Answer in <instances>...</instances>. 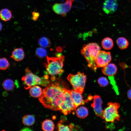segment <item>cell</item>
Returning <instances> with one entry per match:
<instances>
[{
	"label": "cell",
	"mask_w": 131,
	"mask_h": 131,
	"mask_svg": "<svg viewBox=\"0 0 131 131\" xmlns=\"http://www.w3.org/2000/svg\"><path fill=\"white\" fill-rule=\"evenodd\" d=\"M102 72L104 74L109 76H113L116 73L117 68L113 63L108 64L102 67Z\"/></svg>",
	"instance_id": "4fadbf2b"
},
{
	"label": "cell",
	"mask_w": 131,
	"mask_h": 131,
	"mask_svg": "<svg viewBox=\"0 0 131 131\" xmlns=\"http://www.w3.org/2000/svg\"><path fill=\"white\" fill-rule=\"evenodd\" d=\"M35 122L34 116L31 115H26L24 116L22 119V122L25 125L30 126L33 125Z\"/></svg>",
	"instance_id": "44dd1931"
},
{
	"label": "cell",
	"mask_w": 131,
	"mask_h": 131,
	"mask_svg": "<svg viewBox=\"0 0 131 131\" xmlns=\"http://www.w3.org/2000/svg\"><path fill=\"white\" fill-rule=\"evenodd\" d=\"M3 27V25L2 23L0 22V31L2 30Z\"/></svg>",
	"instance_id": "f546056e"
},
{
	"label": "cell",
	"mask_w": 131,
	"mask_h": 131,
	"mask_svg": "<svg viewBox=\"0 0 131 131\" xmlns=\"http://www.w3.org/2000/svg\"><path fill=\"white\" fill-rule=\"evenodd\" d=\"M107 107L103 111V119L107 122L114 123L116 120L119 121L120 116L118 109L120 104L118 103L108 102Z\"/></svg>",
	"instance_id": "8992f818"
},
{
	"label": "cell",
	"mask_w": 131,
	"mask_h": 131,
	"mask_svg": "<svg viewBox=\"0 0 131 131\" xmlns=\"http://www.w3.org/2000/svg\"><path fill=\"white\" fill-rule=\"evenodd\" d=\"M47 75L41 78L34 74L28 68H27L25 70V75L22 77V80L25 85V88L27 89L37 85L46 86L49 83Z\"/></svg>",
	"instance_id": "277c9868"
},
{
	"label": "cell",
	"mask_w": 131,
	"mask_h": 131,
	"mask_svg": "<svg viewBox=\"0 0 131 131\" xmlns=\"http://www.w3.org/2000/svg\"><path fill=\"white\" fill-rule=\"evenodd\" d=\"M117 44L119 48L121 49H126L129 44L127 40L123 37H120L118 38L116 41Z\"/></svg>",
	"instance_id": "d6986e66"
},
{
	"label": "cell",
	"mask_w": 131,
	"mask_h": 131,
	"mask_svg": "<svg viewBox=\"0 0 131 131\" xmlns=\"http://www.w3.org/2000/svg\"><path fill=\"white\" fill-rule=\"evenodd\" d=\"M129 67L131 68V66H129Z\"/></svg>",
	"instance_id": "4dcf8cb0"
},
{
	"label": "cell",
	"mask_w": 131,
	"mask_h": 131,
	"mask_svg": "<svg viewBox=\"0 0 131 131\" xmlns=\"http://www.w3.org/2000/svg\"><path fill=\"white\" fill-rule=\"evenodd\" d=\"M76 109L72 100L70 93V90L66 89L65 92V99L59 110L64 115L70 114Z\"/></svg>",
	"instance_id": "52a82bcc"
},
{
	"label": "cell",
	"mask_w": 131,
	"mask_h": 131,
	"mask_svg": "<svg viewBox=\"0 0 131 131\" xmlns=\"http://www.w3.org/2000/svg\"><path fill=\"white\" fill-rule=\"evenodd\" d=\"M127 95L128 98L131 100V89L128 90L127 92Z\"/></svg>",
	"instance_id": "f1b7e54d"
},
{
	"label": "cell",
	"mask_w": 131,
	"mask_h": 131,
	"mask_svg": "<svg viewBox=\"0 0 131 131\" xmlns=\"http://www.w3.org/2000/svg\"><path fill=\"white\" fill-rule=\"evenodd\" d=\"M35 53L36 56L40 58H42L45 57L47 54L46 50L42 47L37 48Z\"/></svg>",
	"instance_id": "484cf974"
},
{
	"label": "cell",
	"mask_w": 131,
	"mask_h": 131,
	"mask_svg": "<svg viewBox=\"0 0 131 131\" xmlns=\"http://www.w3.org/2000/svg\"><path fill=\"white\" fill-rule=\"evenodd\" d=\"M98 83L100 86L102 87L107 86L109 84V82L105 77H100L98 80Z\"/></svg>",
	"instance_id": "4316f807"
},
{
	"label": "cell",
	"mask_w": 131,
	"mask_h": 131,
	"mask_svg": "<svg viewBox=\"0 0 131 131\" xmlns=\"http://www.w3.org/2000/svg\"><path fill=\"white\" fill-rule=\"evenodd\" d=\"M38 43L41 47L43 48L49 47L51 43L49 40L44 37L40 38L38 41Z\"/></svg>",
	"instance_id": "cb8c5ba5"
},
{
	"label": "cell",
	"mask_w": 131,
	"mask_h": 131,
	"mask_svg": "<svg viewBox=\"0 0 131 131\" xmlns=\"http://www.w3.org/2000/svg\"><path fill=\"white\" fill-rule=\"evenodd\" d=\"M93 98V103L91 104V106L96 115L103 119V111L102 107V99L98 95L95 96Z\"/></svg>",
	"instance_id": "30bf717a"
},
{
	"label": "cell",
	"mask_w": 131,
	"mask_h": 131,
	"mask_svg": "<svg viewBox=\"0 0 131 131\" xmlns=\"http://www.w3.org/2000/svg\"><path fill=\"white\" fill-rule=\"evenodd\" d=\"M70 93L72 100L76 108L80 105L85 104V101L83 99L81 93L76 91L74 89L70 90Z\"/></svg>",
	"instance_id": "7c38bea8"
},
{
	"label": "cell",
	"mask_w": 131,
	"mask_h": 131,
	"mask_svg": "<svg viewBox=\"0 0 131 131\" xmlns=\"http://www.w3.org/2000/svg\"><path fill=\"white\" fill-rule=\"evenodd\" d=\"M67 79L74 90L81 94L82 93L87 79L86 75L84 73L78 72L75 74H70Z\"/></svg>",
	"instance_id": "5b68a950"
},
{
	"label": "cell",
	"mask_w": 131,
	"mask_h": 131,
	"mask_svg": "<svg viewBox=\"0 0 131 131\" xmlns=\"http://www.w3.org/2000/svg\"><path fill=\"white\" fill-rule=\"evenodd\" d=\"M66 89L57 82H52L43 89L39 99L45 107L54 111L59 110L64 100Z\"/></svg>",
	"instance_id": "6da1fadb"
},
{
	"label": "cell",
	"mask_w": 131,
	"mask_h": 131,
	"mask_svg": "<svg viewBox=\"0 0 131 131\" xmlns=\"http://www.w3.org/2000/svg\"><path fill=\"white\" fill-rule=\"evenodd\" d=\"M73 0H66L64 3H56L53 6L54 11L57 14L65 16L70 9Z\"/></svg>",
	"instance_id": "ba28073f"
},
{
	"label": "cell",
	"mask_w": 131,
	"mask_h": 131,
	"mask_svg": "<svg viewBox=\"0 0 131 131\" xmlns=\"http://www.w3.org/2000/svg\"><path fill=\"white\" fill-rule=\"evenodd\" d=\"M47 63L45 65L48 73L52 76L61 74L64 72L63 69L64 57L63 56L57 57H47Z\"/></svg>",
	"instance_id": "3957f363"
},
{
	"label": "cell",
	"mask_w": 131,
	"mask_h": 131,
	"mask_svg": "<svg viewBox=\"0 0 131 131\" xmlns=\"http://www.w3.org/2000/svg\"><path fill=\"white\" fill-rule=\"evenodd\" d=\"M101 44L104 49L109 50L111 49L113 47L114 43L112 39L107 37L103 39L102 41Z\"/></svg>",
	"instance_id": "ac0fdd59"
},
{
	"label": "cell",
	"mask_w": 131,
	"mask_h": 131,
	"mask_svg": "<svg viewBox=\"0 0 131 131\" xmlns=\"http://www.w3.org/2000/svg\"><path fill=\"white\" fill-rule=\"evenodd\" d=\"M111 59L110 52L100 51L96 60L97 67H103L105 66L111 62Z\"/></svg>",
	"instance_id": "9c48e42d"
},
{
	"label": "cell",
	"mask_w": 131,
	"mask_h": 131,
	"mask_svg": "<svg viewBox=\"0 0 131 131\" xmlns=\"http://www.w3.org/2000/svg\"><path fill=\"white\" fill-rule=\"evenodd\" d=\"M9 66V62L5 57L0 58V69L5 70L8 68Z\"/></svg>",
	"instance_id": "d4e9b609"
},
{
	"label": "cell",
	"mask_w": 131,
	"mask_h": 131,
	"mask_svg": "<svg viewBox=\"0 0 131 131\" xmlns=\"http://www.w3.org/2000/svg\"><path fill=\"white\" fill-rule=\"evenodd\" d=\"M42 91L41 87L37 85L31 87L30 89L29 93L30 95L34 98L39 97L41 95Z\"/></svg>",
	"instance_id": "2e32d148"
},
{
	"label": "cell",
	"mask_w": 131,
	"mask_h": 131,
	"mask_svg": "<svg viewBox=\"0 0 131 131\" xmlns=\"http://www.w3.org/2000/svg\"><path fill=\"white\" fill-rule=\"evenodd\" d=\"M40 16V14L38 12H33L32 13V20L34 21L37 20Z\"/></svg>",
	"instance_id": "83f0119b"
},
{
	"label": "cell",
	"mask_w": 131,
	"mask_h": 131,
	"mask_svg": "<svg viewBox=\"0 0 131 131\" xmlns=\"http://www.w3.org/2000/svg\"><path fill=\"white\" fill-rule=\"evenodd\" d=\"M118 6L117 0H105L103 3L102 8L106 14H111L116 10Z\"/></svg>",
	"instance_id": "8fae6325"
},
{
	"label": "cell",
	"mask_w": 131,
	"mask_h": 131,
	"mask_svg": "<svg viewBox=\"0 0 131 131\" xmlns=\"http://www.w3.org/2000/svg\"><path fill=\"white\" fill-rule=\"evenodd\" d=\"M54 127L55 125L53 122L49 119H46L42 123V129L44 131H53Z\"/></svg>",
	"instance_id": "e0dca14e"
},
{
	"label": "cell",
	"mask_w": 131,
	"mask_h": 131,
	"mask_svg": "<svg viewBox=\"0 0 131 131\" xmlns=\"http://www.w3.org/2000/svg\"><path fill=\"white\" fill-rule=\"evenodd\" d=\"M100 48L97 44L91 43L83 45L81 50L82 54L88 63V66L95 71L97 68L96 60Z\"/></svg>",
	"instance_id": "7a4b0ae2"
},
{
	"label": "cell",
	"mask_w": 131,
	"mask_h": 131,
	"mask_svg": "<svg viewBox=\"0 0 131 131\" xmlns=\"http://www.w3.org/2000/svg\"><path fill=\"white\" fill-rule=\"evenodd\" d=\"M12 17L11 11L7 8L1 9L0 11V18L4 21H9Z\"/></svg>",
	"instance_id": "9a60e30c"
},
{
	"label": "cell",
	"mask_w": 131,
	"mask_h": 131,
	"mask_svg": "<svg viewBox=\"0 0 131 131\" xmlns=\"http://www.w3.org/2000/svg\"><path fill=\"white\" fill-rule=\"evenodd\" d=\"M76 114L79 118H83L86 117L88 115V111L85 107L81 106L78 107L76 110Z\"/></svg>",
	"instance_id": "ffe728a7"
},
{
	"label": "cell",
	"mask_w": 131,
	"mask_h": 131,
	"mask_svg": "<svg viewBox=\"0 0 131 131\" xmlns=\"http://www.w3.org/2000/svg\"><path fill=\"white\" fill-rule=\"evenodd\" d=\"M3 86L6 90L10 91L12 90L14 87V84L13 81L10 79H7L3 82Z\"/></svg>",
	"instance_id": "603a6c76"
},
{
	"label": "cell",
	"mask_w": 131,
	"mask_h": 131,
	"mask_svg": "<svg viewBox=\"0 0 131 131\" xmlns=\"http://www.w3.org/2000/svg\"><path fill=\"white\" fill-rule=\"evenodd\" d=\"M25 57V53L23 50L21 48L15 49L13 51L11 57L15 61H19L22 60Z\"/></svg>",
	"instance_id": "5bb4252c"
},
{
	"label": "cell",
	"mask_w": 131,
	"mask_h": 131,
	"mask_svg": "<svg viewBox=\"0 0 131 131\" xmlns=\"http://www.w3.org/2000/svg\"><path fill=\"white\" fill-rule=\"evenodd\" d=\"M57 126L58 131H71L74 127L73 124H70L68 126L63 124L61 121L58 123Z\"/></svg>",
	"instance_id": "7402d4cb"
}]
</instances>
